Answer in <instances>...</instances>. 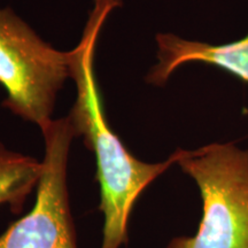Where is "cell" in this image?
<instances>
[{"instance_id":"obj_6","label":"cell","mask_w":248,"mask_h":248,"mask_svg":"<svg viewBox=\"0 0 248 248\" xmlns=\"http://www.w3.org/2000/svg\"><path fill=\"white\" fill-rule=\"evenodd\" d=\"M42 175V161L11 151L0 142V206L7 204L12 214H22Z\"/></svg>"},{"instance_id":"obj_4","label":"cell","mask_w":248,"mask_h":248,"mask_svg":"<svg viewBox=\"0 0 248 248\" xmlns=\"http://www.w3.org/2000/svg\"><path fill=\"white\" fill-rule=\"evenodd\" d=\"M40 130L45 153L35 204L0 235V248H78L68 188L70 148L77 133L68 116Z\"/></svg>"},{"instance_id":"obj_2","label":"cell","mask_w":248,"mask_h":248,"mask_svg":"<svg viewBox=\"0 0 248 248\" xmlns=\"http://www.w3.org/2000/svg\"><path fill=\"white\" fill-rule=\"evenodd\" d=\"M173 154L199 188L202 217L193 235L172 238L167 248H248V150L212 142Z\"/></svg>"},{"instance_id":"obj_5","label":"cell","mask_w":248,"mask_h":248,"mask_svg":"<svg viewBox=\"0 0 248 248\" xmlns=\"http://www.w3.org/2000/svg\"><path fill=\"white\" fill-rule=\"evenodd\" d=\"M156 43L157 63L146 77L150 84L162 86L177 68L198 62L219 68L248 85V33L234 42L219 45L159 33Z\"/></svg>"},{"instance_id":"obj_1","label":"cell","mask_w":248,"mask_h":248,"mask_svg":"<svg viewBox=\"0 0 248 248\" xmlns=\"http://www.w3.org/2000/svg\"><path fill=\"white\" fill-rule=\"evenodd\" d=\"M121 0H95L79 44L69 52L70 77L75 80L76 101L70 122L77 137L94 154L95 178L100 190L99 210L104 216L100 248H122L129 240V218L140 194L176 164L175 154L161 162L139 160L111 130L106 119L94 74L99 33Z\"/></svg>"},{"instance_id":"obj_3","label":"cell","mask_w":248,"mask_h":248,"mask_svg":"<svg viewBox=\"0 0 248 248\" xmlns=\"http://www.w3.org/2000/svg\"><path fill=\"white\" fill-rule=\"evenodd\" d=\"M69 52L45 43L11 8H0V84L2 106L39 129L53 115L57 94L70 77Z\"/></svg>"}]
</instances>
